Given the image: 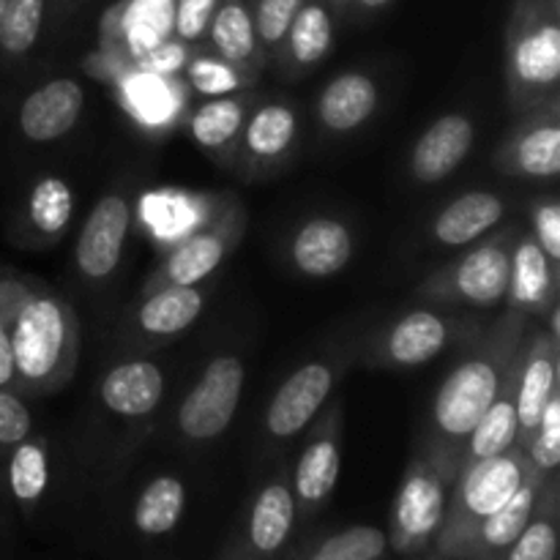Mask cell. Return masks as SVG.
<instances>
[{
	"label": "cell",
	"mask_w": 560,
	"mask_h": 560,
	"mask_svg": "<svg viewBox=\"0 0 560 560\" xmlns=\"http://www.w3.org/2000/svg\"><path fill=\"white\" fill-rule=\"evenodd\" d=\"M16 388L47 394L74 375L80 323L60 295L31 288L9 323Z\"/></svg>",
	"instance_id": "cell-1"
},
{
	"label": "cell",
	"mask_w": 560,
	"mask_h": 560,
	"mask_svg": "<svg viewBox=\"0 0 560 560\" xmlns=\"http://www.w3.org/2000/svg\"><path fill=\"white\" fill-rule=\"evenodd\" d=\"M530 474H534V468H530L525 452H514V448L498 454V457L468 463L457 485V492H454L452 503H448L441 530L435 536V545H432L435 552L432 556H457V550L468 539L470 530L481 520L490 517L492 512H498L523 487V481Z\"/></svg>",
	"instance_id": "cell-2"
},
{
	"label": "cell",
	"mask_w": 560,
	"mask_h": 560,
	"mask_svg": "<svg viewBox=\"0 0 560 560\" xmlns=\"http://www.w3.org/2000/svg\"><path fill=\"white\" fill-rule=\"evenodd\" d=\"M452 474L438 463H416L399 485L388 528V547L399 556H419L435 545L448 509Z\"/></svg>",
	"instance_id": "cell-3"
},
{
	"label": "cell",
	"mask_w": 560,
	"mask_h": 560,
	"mask_svg": "<svg viewBox=\"0 0 560 560\" xmlns=\"http://www.w3.org/2000/svg\"><path fill=\"white\" fill-rule=\"evenodd\" d=\"M244 392V364L235 355H219L202 370L178 408V427L189 441H213L235 419Z\"/></svg>",
	"instance_id": "cell-4"
},
{
	"label": "cell",
	"mask_w": 560,
	"mask_h": 560,
	"mask_svg": "<svg viewBox=\"0 0 560 560\" xmlns=\"http://www.w3.org/2000/svg\"><path fill=\"white\" fill-rule=\"evenodd\" d=\"M295 520L299 509L290 485L268 481L249 503L238 536L224 547L219 560H282Z\"/></svg>",
	"instance_id": "cell-5"
},
{
	"label": "cell",
	"mask_w": 560,
	"mask_h": 560,
	"mask_svg": "<svg viewBox=\"0 0 560 560\" xmlns=\"http://www.w3.org/2000/svg\"><path fill=\"white\" fill-rule=\"evenodd\" d=\"M501 394V375L487 359H468L443 381L435 397V424L443 435L468 438L476 421Z\"/></svg>",
	"instance_id": "cell-6"
},
{
	"label": "cell",
	"mask_w": 560,
	"mask_h": 560,
	"mask_svg": "<svg viewBox=\"0 0 560 560\" xmlns=\"http://www.w3.org/2000/svg\"><path fill=\"white\" fill-rule=\"evenodd\" d=\"M514 22L512 74L523 88H547L560 74V27L541 0H520Z\"/></svg>",
	"instance_id": "cell-7"
},
{
	"label": "cell",
	"mask_w": 560,
	"mask_h": 560,
	"mask_svg": "<svg viewBox=\"0 0 560 560\" xmlns=\"http://www.w3.org/2000/svg\"><path fill=\"white\" fill-rule=\"evenodd\" d=\"M129 219L131 208L120 195H107L93 206L77 241V268L88 279H107L118 268Z\"/></svg>",
	"instance_id": "cell-8"
},
{
	"label": "cell",
	"mask_w": 560,
	"mask_h": 560,
	"mask_svg": "<svg viewBox=\"0 0 560 560\" xmlns=\"http://www.w3.org/2000/svg\"><path fill=\"white\" fill-rule=\"evenodd\" d=\"M334 388V375L326 364L312 361L295 370L288 381L279 386L268 405L266 424L273 438H293L320 413L323 402Z\"/></svg>",
	"instance_id": "cell-9"
},
{
	"label": "cell",
	"mask_w": 560,
	"mask_h": 560,
	"mask_svg": "<svg viewBox=\"0 0 560 560\" xmlns=\"http://www.w3.org/2000/svg\"><path fill=\"white\" fill-rule=\"evenodd\" d=\"M541 495V476L530 474L523 481L517 492L503 503L498 512H492L490 517L481 520L474 530H470L468 539L463 541V547L457 550V556L452 560H498L503 552L509 550L514 539L523 534V528L528 525L530 514H534L536 503Z\"/></svg>",
	"instance_id": "cell-10"
},
{
	"label": "cell",
	"mask_w": 560,
	"mask_h": 560,
	"mask_svg": "<svg viewBox=\"0 0 560 560\" xmlns=\"http://www.w3.org/2000/svg\"><path fill=\"white\" fill-rule=\"evenodd\" d=\"M82 104H85V93L80 82L60 77L27 93L16 124L31 142H52L74 129L82 115Z\"/></svg>",
	"instance_id": "cell-11"
},
{
	"label": "cell",
	"mask_w": 560,
	"mask_h": 560,
	"mask_svg": "<svg viewBox=\"0 0 560 560\" xmlns=\"http://www.w3.org/2000/svg\"><path fill=\"white\" fill-rule=\"evenodd\" d=\"M474 148V120L468 115H443L419 137L410 170L421 184H438L463 164Z\"/></svg>",
	"instance_id": "cell-12"
},
{
	"label": "cell",
	"mask_w": 560,
	"mask_h": 560,
	"mask_svg": "<svg viewBox=\"0 0 560 560\" xmlns=\"http://www.w3.org/2000/svg\"><path fill=\"white\" fill-rule=\"evenodd\" d=\"M350 257H353V238L337 219H312L293 238V262L306 277H334L348 266Z\"/></svg>",
	"instance_id": "cell-13"
},
{
	"label": "cell",
	"mask_w": 560,
	"mask_h": 560,
	"mask_svg": "<svg viewBox=\"0 0 560 560\" xmlns=\"http://www.w3.org/2000/svg\"><path fill=\"white\" fill-rule=\"evenodd\" d=\"M512 255L503 244H485L465 255L454 268V290L474 306H495L509 295Z\"/></svg>",
	"instance_id": "cell-14"
},
{
	"label": "cell",
	"mask_w": 560,
	"mask_h": 560,
	"mask_svg": "<svg viewBox=\"0 0 560 560\" xmlns=\"http://www.w3.org/2000/svg\"><path fill=\"white\" fill-rule=\"evenodd\" d=\"M164 394V375L151 361H126L107 372L102 381V399L113 413L148 416L156 410Z\"/></svg>",
	"instance_id": "cell-15"
},
{
	"label": "cell",
	"mask_w": 560,
	"mask_h": 560,
	"mask_svg": "<svg viewBox=\"0 0 560 560\" xmlns=\"http://www.w3.org/2000/svg\"><path fill=\"white\" fill-rule=\"evenodd\" d=\"M503 200L492 191H468L448 202L432 224V235L446 246L474 244L503 219Z\"/></svg>",
	"instance_id": "cell-16"
},
{
	"label": "cell",
	"mask_w": 560,
	"mask_h": 560,
	"mask_svg": "<svg viewBox=\"0 0 560 560\" xmlns=\"http://www.w3.org/2000/svg\"><path fill=\"white\" fill-rule=\"evenodd\" d=\"M339 470H342V454H339L337 441L328 435H317L295 465L293 487H290L295 509H306V512L320 509L337 487Z\"/></svg>",
	"instance_id": "cell-17"
},
{
	"label": "cell",
	"mask_w": 560,
	"mask_h": 560,
	"mask_svg": "<svg viewBox=\"0 0 560 560\" xmlns=\"http://www.w3.org/2000/svg\"><path fill=\"white\" fill-rule=\"evenodd\" d=\"M448 342V326L435 312L416 310L394 323L386 337V355L392 364L419 366L435 359Z\"/></svg>",
	"instance_id": "cell-18"
},
{
	"label": "cell",
	"mask_w": 560,
	"mask_h": 560,
	"mask_svg": "<svg viewBox=\"0 0 560 560\" xmlns=\"http://www.w3.org/2000/svg\"><path fill=\"white\" fill-rule=\"evenodd\" d=\"M377 107V85L366 74L359 71H348L339 74L326 85L320 93V104H317V115H320L323 126L331 131H353Z\"/></svg>",
	"instance_id": "cell-19"
},
{
	"label": "cell",
	"mask_w": 560,
	"mask_h": 560,
	"mask_svg": "<svg viewBox=\"0 0 560 560\" xmlns=\"http://www.w3.org/2000/svg\"><path fill=\"white\" fill-rule=\"evenodd\" d=\"M186 512V485L175 476H156L148 481L145 490L140 492L135 503V523L137 534L145 539H162L178 528L180 517Z\"/></svg>",
	"instance_id": "cell-20"
},
{
	"label": "cell",
	"mask_w": 560,
	"mask_h": 560,
	"mask_svg": "<svg viewBox=\"0 0 560 560\" xmlns=\"http://www.w3.org/2000/svg\"><path fill=\"white\" fill-rule=\"evenodd\" d=\"M228 235L219 233V230H206V233L191 235V238H186L184 244L167 257L162 271L156 273L159 284L167 288V284L202 282V279L211 277V273L222 266L224 255H228Z\"/></svg>",
	"instance_id": "cell-21"
},
{
	"label": "cell",
	"mask_w": 560,
	"mask_h": 560,
	"mask_svg": "<svg viewBox=\"0 0 560 560\" xmlns=\"http://www.w3.org/2000/svg\"><path fill=\"white\" fill-rule=\"evenodd\" d=\"M202 312V293L197 284H167L142 304L140 326L153 337H173L186 331Z\"/></svg>",
	"instance_id": "cell-22"
},
{
	"label": "cell",
	"mask_w": 560,
	"mask_h": 560,
	"mask_svg": "<svg viewBox=\"0 0 560 560\" xmlns=\"http://www.w3.org/2000/svg\"><path fill=\"white\" fill-rule=\"evenodd\" d=\"M556 345H541L534 350V355L525 364L523 377H520L517 399H514V408H517V424L520 432H534L539 427L541 413H545L547 402L556 394L558 383V366L556 355H552Z\"/></svg>",
	"instance_id": "cell-23"
},
{
	"label": "cell",
	"mask_w": 560,
	"mask_h": 560,
	"mask_svg": "<svg viewBox=\"0 0 560 560\" xmlns=\"http://www.w3.org/2000/svg\"><path fill=\"white\" fill-rule=\"evenodd\" d=\"M552 293V262L536 241H523L512 255L509 295L520 310H541Z\"/></svg>",
	"instance_id": "cell-24"
},
{
	"label": "cell",
	"mask_w": 560,
	"mask_h": 560,
	"mask_svg": "<svg viewBox=\"0 0 560 560\" xmlns=\"http://www.w3.org/2000/svg\"><path fill=\"white\" fill-rule=\"evenodd\" d=\"M388 550L392 547L386 530L375 525H350L337 534L323 536L288 560H383Z\"/></svg>",
	"instance_id": "cell-25"
},
{
	"label": "cell",
	"mask_w": 560,
	"mask_h": 560,
	"mask_svg": "<svg viewBox=\"0 0 560 560\" xmlns=\"http://www.w3.org/2000/svg\"><path fill=\"white\" fill-rule=\"evenodd\" d=\"M9 492L22 509H36L49 487V457L42 441H20L11 446L9 457Z\"/></svg>",
	"instance_id": "cell-26"
},
{
	"label": "cell",
	"mask_w": 560,
	"mask_h": 560,
	"mask_svg": "<svg viewBox=\"0 0 560 560\" xmlns=\"http://www.w3.org/2000/svg\"><path fill=\"white\" fill-rule=\"evenodd\" d=\"M211 42L228 63H249L257 49L255 22L244 0H222L211 16Z\"/></svg>",
	"instance_id": "cell-27"
},
{
	"label": "cell",
	"mask_w": 560,
	"mask_h": 560,
	"mask_svg": "<svg viewBox=\"0 0 560 560\" xmlns=\"http://www.w3.org/2000/svg\"><path fill=\"white\" fill-rule=\"evenodd\" d=\"M517 408H514L512 397H501L498 394L495 402L485 410L476 427L468 435V463H476V459H490L498 457V454L514 448V441H517Z\"/></svg>",
	"instance_id": "cell-28"
},
{
	"label": "cell",
	"mask_w": 560,
	"mask_h": 560,
	"mask_svg": "<svg viewBox=\"0 0 560 560\" xmlns=\"http://www.w3.org/2000/svg\"><path fill=\"white\" fill-rule=\"evenodd\" d=\"M299 131V118L288 104H266L246 124V148L257 159H277L290 148Z\"/></svg>",
	"instance_id": "cell-29"
},
{
	"label": "cell",
	"mask_w": 560,
	"mask_h": 560,
	"mask_svg": "<svg viewBox=\"0 0 560 560\" xmlns=\"http://www.w3.org/2000/svg\"><path fill=\"white\" fill-rule=\"evenodd\" d=\"M74 213V195L71 186L58 175L36 180L27 195V219L42 235H60Z\"/></svg>",
	"instance_id": "cell-30"
},
{
	"label": "cell",
	"mask_w": 560,
	"mask_h": 560,
	"mask_svg": "<svg viewBox=\"0 0 560 560\" xmlns=\"http://www.w3.org/2000/svg\"><path fill=\"white\" fill-rule=\"evenodd\" d=\"M498 560H558V523L552 492L545 495L541 490L528 525Z\"/></svg>",
	"instance_id": "cell-31"
},
{
	"label": "cell",
	"mask_w": 560,
	"mask_h": 560,
	"mask_svg": "<svg viewBox=\"0 0 560 560\" xmlns=\"http://www.w3.org/2000/svg\"><path fill=\"white\" fill-rule=\"evenodd\" d=\"M290 55H293L295 63L312 66L323 58V55L331 49L334 42V25L331 14L323 3H304L295 14L293 25H290L288 36Z\"/></svg>",
	"instance_id": "cell-32"
},
{
	"label": "cell",
	"mask_w": 560,
	"mask_h": 560,
	"mask_svg": "<svg viewBox=\"0 0 560 560\" xmlns=\"http://www.w3.org/2000/svg\"><path fill=\"white\" fill-rule=\"evenodd\" d=\"M44 5L47 0H5L0 11V52L20 58L36 47L42 36Z\"/></svg>",
	"instance_id": "cell-33"
},
{
	"label": "cell",
	"mask_w": 560,
	"mask_h": 560,
	"mask_svg": "<svg viewBox=\"0 0 560 560\" xmlns=\"http://www.w3.org/2000/svg\"><path fill=\"white\" fill-rule=\"evenodd\" d=\"M514 167L530 178H556L560 173V126L539 124L520 137Z\"/></svg>",
	"instance_id": "cell-34"
},
{
	"label": "cell",
	"mask_w": 560,
	"mask_h": 560,
	"mask_svg": "<svg viewBox=\"0 0 560 560\" xmlns=\"http://www.w3.org/2000/svg\"><path fill=\"white\" fill-rule=\"evenodd\" d=\"M189 126L202 148H222L244 126V104L238 98H211L191 115Z\"/></svg>",
	"instance_id": "cell-35"
},
{
	"label": "cell",
	"mask_w": 560,
	"mask_h": 560,
	"mask_svg": "<svg viewBox=\"0 0 560 560\" xmlns=\"http://www.w3.org/2000/svg\"><path fill=\"white\" fill-rule=\"evenodd\" d=\"M539 435L534 438L530 448L525 452L530 468L536 474H552L560 465V399L558 394H552V399L547 402L545 413L539 419Z\"/></svg>",
	"instance_id": "cell-36"
},
{
	"label": "cell",
	"mask_w": 560,
	"mask_h": 560,
	"mask_svg": "<svg viewBox=\"0 0 560 560\" xmlns=\"http://www.w3.org/2000/svg\"><path fill=\"white\" fill-rule=\"evenodd\" d=\"M306 0H257V9L252 22H255V36L266 47H277L284 42L295 14Z\"/></svg>",
	"instance_id": "cell-37"
},
{
	"label": "cell",
	"mask_w": 560,
	"mask_h": 560,
	"mask_svg": "<svg viewBox=\"0 0 560 560\" xmlns=\"http://www.w3.org/2000/svg\"><path fill=\"white\" fill-rule=\"evenodd\" d=\"M33 419L20 397L11 388H0V448H11L31 438Z\"/></svg>",
	"instance_id": "cell-38"
},
{
	"label": "cell",
	"mask_w": 560,
	"mask_h": 560,
	"mask_svg": "<svg viewBox=\"0 0 560 560\" xmlns=\"http://www.w3.org/2000/svg\"><path fill=\"white\" fill-rule=\"evenodd\" d=\"M219 0H175V33L184 42H197L211 25Z\"/></svg>",
	"instance_id": "cell-39"
},
{
	"label": "cell",
	"mask_w": 560,
	"mask_h": 560,
	"mask_svg": "<svg viewBox=\"0 0 560 560\" xmlns=\"http://www.w3.org/2000/svg\"><path fill=\"white\" fill-rule=\"evenodd\" d=\"M536 244L545 249L550 262L560 260V206L556 200H545L534 208Z\"/></svg>",
	"instance_id": "cell-40"
},
{
	"label": "cell",
	"mask_w": 560,
	"mask_h": 560,
	"mask_svg": "<svg viewBox=\"0 0 560 560\" xmlns=\"http://www.w3.org/2000/svg\"><path fill=\"white\" fill-rule=\"evenodd\" d=\"M189 77H191V82H195L197 91H202V93H222V91H228V88L235 85V77L228 66L217 63V60H206V58L197 60V63H191Z\"/></svg>",
	"instance_id": "cell-41"
},
{
	"label": "cell",
	"mask_w": 560,
	"mask_h": 560,
	"mask_svg": "<svg viewBox=\"0 0 560 560\" xmlns=\"http://www.w3.org/2000/svg\"><path fill=\"white\" fill-rule=\"evenodd\" d=\"M137 104H140L142 115L151 120L162 118L164 115V91L156 80H148L142 91H137Z\"/></svg>",
	"instance_id": "cell-42"
},
{
	"label": "cell",
	"mask_w": 560,
	"mask_h": 560,
	"mask_svg": "<svg viewBox=\"0 0 560 560\" xmlns=\"http://www.w3.org/2000/svg\"><path fill=\"white\" fill-rule=\"evenodd\" d=\"M0 388H16L14 359H11V339L9 323L0 317Z\"/></svg>",
	"instance_id": "cell-43"
},
{
	"label": "cell",
	"mask_w": 560,
	"mask_h": 560,
	"mask_svg": "<svg viewBox=\"0 0 560 560\" xmlns=\"http://www.w3.org/2000/svg\"><path fill=\"white\" fill-rule=\"evenodd\" d=\"M353 3L364 11H381V9H386L392 0H353Z\"/></svg>",
	"instance_id": "cell-44"
},
{
	"label": "cell",
	"mask_w": 560,
	"mask_h": 560,
	"mask_svg": "<svg viewBox=\"0 0 560 560\" xmlns=\"http://www.w3.org/2000/svg\"><path fill=\"white\" fill-rule=\"evenodd\" d=\"M328 3H334V5H337V9H348V5L353 3V0H328Z\"/></svg>",
	"instance_id": "cell-45"
},
{
	"label": "cell",
	"mask_w": 560,
	"mask_h": 560,
	"mask_svg": "<svg viewBox=\"0 0 560 560\" xmlns=\"http://www.w3.org/2000/svg\"><path fill=\"white\" fill-rule=\"evenodd\" d=\"M427 560H452V558H438V556H430Z\"/></svg>",
	"instance_id": "cell-46"
},
{
	"label": "cell",
	"mask_w": 560,
	"mask_h": 560,
	"mask_svg": "<svg viewBox=\"0 0 560 560\" xmlns=\"http://www.w3.org/2000/svg\"><path fill=\"white\" fill-rule=\"evenodd\" d=\"M3 5H5V0H0V11H3Z\"/></svg>",
	"instance_id": "cell-47"
}]
</instances>
